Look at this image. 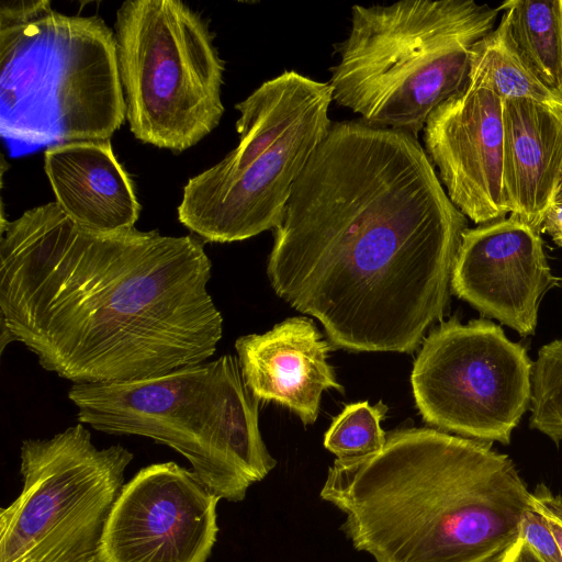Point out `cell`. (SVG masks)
I'll list each match as a JSON object with an SVG mask.
<instances>
[{"label":"cell","instance_id":"6da1fadb","mask_svg":"<svg viewBox=\"0 0 562 562\" xmlns=\"http://www.w3.org/2000/svg\"><path fill=\"white\" fill-rule=\"evenodd\" d=\"M467 228L417 136L336 122L293 186L267 273L336 347L413 352L446 313Z\"/></svg>","mask_w":562,"mask_h":562},{"label":"cell","instance_id":"7a4b0ae2","mask_svg":"<svg viewBox=\"0 0 562 562\" xmlns=\"http://www.w3.org/2000/svg\"><path fill=\"white\" fill-rule=\"evenodd\" d=\"M201 238L100 233L55 203L1 217L2 345L75 383L137 381L205 362L223 335Z\"/></svg>","mask_w":562,"mask_h":562},{"label":"cell","instance_id":"3957f363","mask_svg":"<svg viewBox=\"0 0 562 562\" xmlns=\"http://www.w3.org/2000/svg\"><path fill=\"white\" fill-rule=\"evenodd\" d=\"M319 496L375 562H499L530 501L490 443L414 427L387 434L375 454L336 459Z\"/></svg>","mask_w":562,"mask_h":562},{"label":"cell","instance_id":"277c9868","mask_svg":"<svg viewBox=\"0 0 562 562\" xmlns=\"http://www.w3.org/2000/svg\"><path fill=\"white\" fill-rule=\"evenodd\" d=\"M125 120L115 36L101 18L1 1L0 135L11 156L108 140Z\"/></svg>","mask_w":562,"mask_h":562},{"label":"cell","instance_id":"5b68a950","mask_svg":"<svg viewBox=\"0 0 562 562\" xmlns=\"http://www.w3.org/2000/svg\"><path fill=\"white\" fill-rule=\"evenodd\" d=\"M68 398L81 424L170 447L220 499L243 501L277 464L260 434V400L232 355L145 380L75 383Z\"/></svg>","mask_w":562,"mask_h":562},{"label":"cell","instance_id":"8992f818","mask_svg":"<svg viewBox=\"0 0 562 562\" xmlns=\"http://www.w3.org/2000/svg\"><path fill=\"white\" fill-rule=\"evenodd\" d=\"M501 8L473 0H402L351 8L348 36L328 81L333 101L364 123L418 135L468 82L473 45Z\"/></svg>","mask_w":562,"mask_h":562},{"label":"cell","instance_id":"52a82bcc","mask_svg":"<svg viewBox=\"0 0 562 562\" xmlns=\"http://www.w3.org/2000/svg\"><path fill=\"white\" fill-rule=\"evenodd\" d=\"M328 82L285 70L235 105L238 145L190 178L178 218L209 243L248 239L274 229L292 189L327 136Z\"/></svg>","mask_w":562,"mask_h":562},{"label":"cell","instance_id":"ba28073f","mask_svg":"<svg viewBox=\"0 0 562 562\" xmlns=\"http://www.w3.org/2000/svg\"><path fill=\"white\" fill-rule=\"evenodd\" d=\"M114 36L136 139L180 153L220 124L225 61L200 12L180 0H127L117 9Z\"/></svg>","mask_w":562,"mask_h":562},{"label":"cell","instance_id":"9c48e42d","mask_svg":"<svg viewBox=\"0 0 562 562\" xmlns=\"http://www.w3.org/2000/svg\"><path fill=\"white\" fill-rule=\"evenodd\" d=\"M22 491L0 513V562H99L133 453L98 449L81 423L21 445Z\"/></svg>","mask_w":562,"mask_h":562},{"label":"cell","instance_id":"30bf717a","mask_svg":"<svg viewBox=\"0 0 562 562\" xmlns=\"http://www.w3.org/2000/svg\"><path fill=\"white\" fill-rule=\"evenodd\" d=\"M532 363L493 322H441L424 339L411 382L424 420L483 442L509 443L530 404Z\"/></svg>","mask_w":562,"mask_h":562},{"label":"cell","instance_id":"8fae6325","mask_svg":"<svg viewBox=\"0 0 562 562\" xmlns=\"http://www.w3.org/2000/svg\"><path fill=\"white\" fill-rule=\"evenodd\" d=\"M218 501L176 462L140 469L112 506L99 562H206L218 532Z\"/></svg>","mask_w":562,"mask_h":562},{"label":"cell","instance_id":"7c38bea8","mask_svg":"<svg viewBox=\"0 0 562 562\" xmlns=\"http://www.w3.org/2000/svg\"><path fill=\"white\" fill-rule=\"evenodd\" d=\"M425 151L452 203L475 224L506 217L503 101L467 82L429 115Z\"/></svg>","mask_w":562,"mask_h":562},{"label":"cell","instance_id":"4fadbf2b","mask_svg":"<svg viewBox=\"0 0 562 562\" xmlns=\"http://www.w3.org/2000/svg\"><path fill=\"white\" fill-rule=\"evenodd\" d=\"M554 281L540 232L509 215L463 232L450 285L482 314L527 336Z\"/></svg>","mask_w":562,"mask_h":562},{"label":"cell","instance_id":"5bb4252c","mask_svg":"<svg viewBox=\"0 0 562 562\" xmlns=\"http://www.w3.org/2000/svg\"><path fill=\"white\" fill-rule=\"evenodd\" d=\"M235 349L254 395L288 407L305 425L316 420L324 391L344 392L327 361L331 346L308 318L290 317L262 335L241 336Z\"/></svg>","mask_w":562,"mask_h":562},{"label":"cell","instance_id":"9a60e30c","mask_svg":"<svg viewBox=\"0 0 562 562\" xmlns=\"http://www.w3.org/2000/svg\"><path fill=\"white\" fill-rule=\"evenodd\" d=\"M44 170L55 203L77 225L100 233L134 227L142 207L110 139L49 146Z\"/></svg>","mask_w":562,"mask_h":562},{"label":"cell","instance_id":"2e32d148","mask_svg":"<svg viewBox=\"0 0 562 562\" xmlns=\"http://www.w3.org/2000/svg\"><path fill=\"white\" fill-rule=\"evenodd\" d=\"M561 176L562 120L531 101H503V192L509 215L540 232Z\"/></svg>","mask_w":562,"mask_h":562},{"label":"cell","instance_id":"e0dca14e","mask_svg":"<svg viewBox=\"0 0 562 562\" xmlns=\"http://www.w3.org/2000/svg\"><path fill=\"white\" fill-rule=\"evenodd\" d=\"M468 82L492 91L502 101L538 103L562 120V97L547 86L528 63L505 12L494 30L473 45Z\"/></svg>","mask_w":562,"mask_h":562},{"label":"cell","instance_id":"ac0fdd59","mask_svg":"<svg viewBox=\"0 0 562 562\" xmlns=\"http://www.w3.org/2000/svg\"><path fill=\"white\" fill-rule=\"evenodd\" d=\"M499 8L528 63L562 97V0H508Z\"/></svg>","mask_w":562,"mask_h":562},{"label":"cell","instance_id":"d6986e66","mask_svg":"<svg viewBox=\"0 0 562 562\" xmlns=\"http://www.w3.org/2000/svg\"><path fill=\"white\" fill-rule=\"evenodd\" d=\"M387 406L382 402L371 406L367 401L346 405L336 416L324 437V446L338 460L367 458L385 445L386 434L381 428Z\"/></svg>","mask_w":562,"mask_h":562},{"label":"cell","instance_id":"ffe728a7","mask_svg":"<svg viewBox=\"0 0 562 562\" xmlns=\"http://www.w3.org/2000/svg\"><path fill=\"white\" fill-rule=\"evenodd\" d=\"M530 426L562 440V340L544 345L531 372Z\"/></svg>","mask_w":562,"mask_h":562},{"label":"cell","instance_id":"44dd1931","mask_svg":"<svg viewBox=\"0 0 562 562\" xmlns=\"http://www.w3.org/2000/svg\"><path fill=\"white\" fill-rule=\"evenodd\" d=\"M543 562H562V554L546 518L530 504L525 510L519 537Z\"/></svg>","mask_w":562,"mask_h":562},{"label":"cell","instance_id":"7402d4cb","mask_svg":"<svg viewBox=\"0 0 562 562\" xmlns=\"http://www.w3.org/2000/svg\"><path fill=\"white\" fill-rule=\"evenodd\" d=\"M529 504L546 518L562 554V495L539 484L530 492Z\"/></svg>","mask_w":562,"mask_h":562},{"label":"cell","instance_id":"603a6c76","mask_svg":"<svg viewBox=\"0 0 562 562\" xmlns=\"http://www.w3.org/2000/svg\"><path fill=\"white\" fill-rule=\"evenodd\" d=\"M541 232L547 233L562 248V202L555 201L547 210L540 226Z\"/></svg>","mask_w":562,"mask_h":562},{"label":"cell","instance_id":"cb8c5ba5","mask_svg":"<svg viewBox=\"0 0 562 562\" xmlns=\"http://www.w3.org/2000/svg\"><path fill=\"white\" fill-rule=\"evenodd\" d=\"M499 562H543L520 538L505 552Z\"/></svg>","mask_w":562,"mask_h":562},{"label":"cell","instance_id":"d4e9b609","mask_svg":"<svg viewBox=\"0 0 562 562\" xmlns=\"http://www.w3.org/2000/svg\"><path fill=\"white\" fill-rule=\"evenodd\" d=\"M555 201L562 202V176H561V180H560V183H559V187H558V191H557V195H555Z\"/></svg>","mask_w":562,"mask_h":562}]
</instances>
